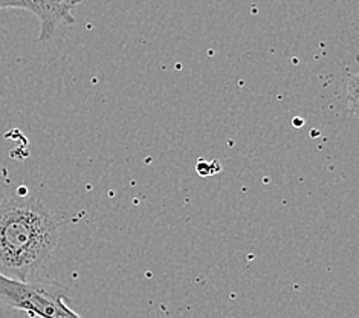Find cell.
Here are the masks:
<instances>
[{"instance_id":"obj_1","label":"cell","mask_w":359,"mask_h":318,"mask_svg":"<svg viewBox=\"0 0 359 318\" xmlns=\"http://www.w3.org/2000/svg\"><path fill=\"white\" fill-rule=\"evenodd\" d=\"M63 220L37 196L0 201V274L17 281H41L60 244Z\"/></svg>"},{"instance_id":"obj_2","label":"cell","mask_w":359,"mask_h":318,"mask_svg":"<svg viewBox=\"0 0 359 318\" xmlns=\"http://www.w3.org/2000/svg\"><path fill=\"white\" fill-rule=\"evenodd\" d=\"M0 306L32 318H81L67 303V288L57 281H17L0 274Z\"/></svg>"},{"instance_id":"obj_3","label":"cell","mask_w":359,"mask_h":318,"mask_svg":"<svg viewBox=\"0 0 359 318\" xmlns=\"http://www.w3.org/2000/svg\"><path fill=\"white\" fill-rule=\"evenodd\" d=\"M83 0H0V10L19 8L37 17L40 22V41L53 39L60 25L75 22L74 10Z\"/></svg>"}]
</instances>
